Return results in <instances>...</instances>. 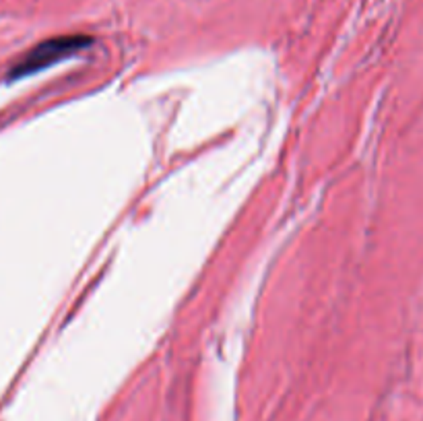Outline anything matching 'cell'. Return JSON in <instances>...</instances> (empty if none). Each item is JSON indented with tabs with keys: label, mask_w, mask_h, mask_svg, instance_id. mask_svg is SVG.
<instances>
[{
	"label": "cell",
	"mask_w": 423,
	"mask_h": 421,
	"mask_svg": "<svg viewBox=\"0 0 423 421\" xmlns=\"http://www.w3.org/2000/svg\"><path fill=\"white\" fill-rule=\"evenodd\" d=\"M91 44L89 36H58L52 40H46L38 44L31 52H27L10 70V79H21L27 75H33L38 70H44L52 66L54 62L64 60L72 54L85 50Z\"/></svg>",
	"instance_id": "1"
}]
</instances>
